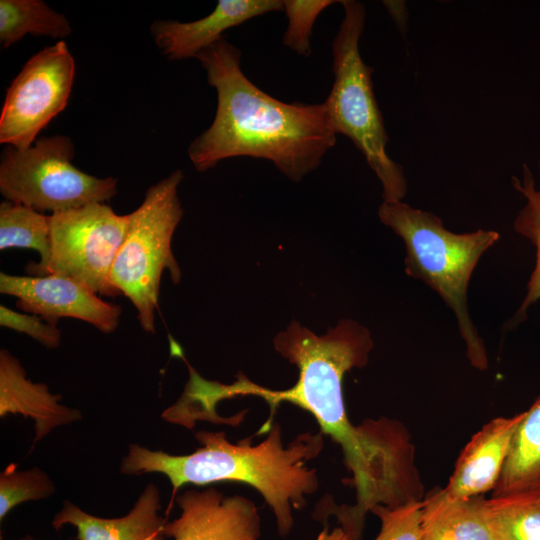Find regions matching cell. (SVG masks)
Masks as SVG:
<instances>
[{"label":"cell","instance_id":"1","mask_svg":"<svg viewBox=\"0 0 540 540\" xmlns=\"http://www.w3.org/2000/svg\"><path fill=\"white\" fill-rule=\"evenodd\" d=\"M374 346L370 331L351 319L341 320L322 336L293 320L274 338V347L297 366L296 384L286 390L266 389L242 374L229 385L231 397L255 395L273 410L281 402L309 412L323 434L341 447L356 490L354 505H334L331 513L349 540H360L365 517L375 505L398 507L424 498L414 464V446L404 426L386 417L353 425L347 415L343 378L367 365Z\"/></svg>","mask_w":540,"mask_h":540},{"label":"cell","instance_id":"2","mask_svg":"<svg viewBox=\"0 0 540 540\" xmlns=\"http://www.w3.org/2000/svg\"><path fill=\"white\" fill-rule=\"evenodd\" d=\"M196 58L218 99L211 126L188 147L198 171L247 156L270 160L288 178L300 181L334 147L337 134L323 103L288 104L269 96L243 74L240 50L225 39Z\"/></svg>","mask_w":540,"mask_h":540},{"label":"cell","instance_id":"3","mask_svg":"<svg viewBox=\"0 0 540 540\" xmlns=\"http://www.w3.org/2000/svg\"><path fill=\"white\" fill-rule=\"evenodd\" d=\"M195 437L201 447L184 455L130 444L120 471L125 475L163 474L174 493L185 484H247L271 508L279 535L287 536L294 525L293 509L304 508L306 497L319 489L317 470L307 467L306 462L323 450V433H300L286 446L278 423L270 426L266 438L256 445L249 439L234 444L224 432L200 430Z\"/></svg>","mask_w":540,"mask_h":540},{"label":"cell","instance_id":"4","mask_svg":"<svg viewBox=\"0 0 540 540\" xmlns=\"http://www.w3.org/2000/svg\"><path fill=\"white\" fill-rule=\"evenodd\" d=\"M378 216L404 242L405 273L442 298L456 318L470 364L486 370V347L469 314L467 289L480 258L495 245L500 234L485 229L454 233L434 213L402 201H383Z\"/></svg>","mask_w":540,"mask_h":540},{"label":"cell","instance_id":"5","mask_svg":"<svg viewBox=\"0 0 540 540\" xmlns=\"http://www.w3.org/2000/svg\"><path fill=\"white\" fill-rule=\"evenodd\" d=\"M340 3L344 18L332 43L334 82L323 104L335 133L347 136L377 175L384 201H402L407 180L402 166L386 152L389 138L374 95V69L364 63L359 50L365 6L354 0Z\"/></svg>","mask_w":540,"mask_h":540},{"label":"cell","instance_id":"6","mask_svg":"<svg viewBox=\"0 0 540 540\" xmlns=\"http://www.w3.org/2000/svg\"><path fill=\"white\" fill-rule=\"evenodd\" d=\"M182 179L177 170L147 189L139 207L128 214L127 232L110 273L114 288L130 300L140 326L151 334L162 273L168 270L175 285L182 276L172 251L173 234L183 215L177 193Z\"/></svg>","mask_w":540,"mask_h":540},{"label":"cell","instance_id":"7","mask_svg":"<svg viewBox=\"0 0 540 540\" xmlns=\"http://www.w3.org/2000/svg\"><path fill=\"white\" fill-rule=\"evenodd\" d=\"M74 144L64 135L40 138L26 149L9 147L0 161V192L10 202L52 214L117 193V179L89 175L72 164Z\"/></svg>","mask_w":540,"mask_h":540},{"label":"cell","instance_id":"8","mask_svg":"<svg viewBox=\"0 0 540 540\" xmlns=\"http://www.w3.org/2000/svg\"><path fill=\"white\" fill-rule=\"evenodd\" d=\"M49 217L51 254L40 276L71 277L98 295L118 296L110 273L127 232L128 214L118 215L105 203H93Z\"/></svg>","mask_w":540,"mask_h":540},{"label":"cell","instance_id":"9","mask_svg":"<svg viewBox=\"0 0 540 540\" xmlns=\"http://www.w3.org/2000/svg\"><path fill=\"white\" fill-rule=\"evenodd\" d=\"M75 61L59 41L32 56L7 90L0 114V143L32 146L36 136L66 107Z\"/></svg>","mask_w":540,"mask_h":540},{"label":"cell","instance_id":"10","mask_svg":"<svg viewBox=\"0 0 540 540\" xmlns=\"http://www.w3.org/2000/svg\"><path fill=\"white\" fill-rule=\"evenodd\" d=\"M0 292L16 297L19 309L52 325L60 318H74L109 334L117 329L121 317L119 305L103 301L88 286L67 276H17L1 272Z\"/></svg>","mask_w":540,"mask_h":540},{"label":"cell","instance_id":"11","mask_svg":"<svg viewBox=\"0 0 540 540\" xmlns=\"http://www.w3.org/2000/svg\"><path fill=\"white\" fill-rule=\"evenodd\" d=\"M180 515L163 533L174 540H260L261 517L242 495L225 496L214 487L188 489L176 496Z\"/></svg>","mask_w":540,"mask_h":540},{"label":"cell","instance_id":"12","mask_svg":"<svg viewBox=\"0 0 540 540\" xmlns=\"http://www.w3.org/2000/svg\"><path fill=\"white\" fill-rule=\"evenodd\" d=\"M283 8L279 0H220L206 17L191 21L156 20L151 34L156 45L170 60L197 55L220 39L222 33L256 16Z\"/></svg>","mask_w":540,"mask_h":540},{"label":"cell","instance_id":"13","mask_svg":"<svg viewBox=\"0 0 540 540\" xmlns=\"http://www.w3.org/2000/svg\"><path fill=\"white\" fill-rule=\"evenodd\" d=\"M524 416L496 417L486 423L462 449L444 487L455 497L470 498L492 491L507 459L514 433Z\"/></svg>","mask_w":540,"mask_h":540},{"label":"cell","instance_id":"14","mask_svg":"<svg viewBox=\"0 0 540 540\" xmlns=\"http://www.w3.org/2000/svg\"><path fill=\"white\" fill-rule=\"evenodd\" d=\"M160 509L159 489L149 483L125 516L97 517L66 500L51 524L56 530L74 526L77 540H165L163 528L167 520L159 515Z\"/></svg>","mask_w":540,"mask_h":540},{"label":"cell","instance_id":"15","mask_svg":"<svg viewBox=\"0 0 540 540\" xmlns=\"http://www.w3.org/2000/svg\"><path fill=\"white\" fill-rule=\"evenodd\" d=\"M60 395L50 393L44 383L26 377L20 361L8 350L0 351V416L20 413L33 419L34 444L54 428L82 418L79 410L59 403Z\"/></svg>","mask_w":540,"mask_h":540},{"label":"cell","instance_id":"16","mask_svg":"<svg viewBox=\"0 0 540 540\" xmlns=\"http://www.w3.org/2000/svg\"><path fill=\"white\" fill-rule=\"evenodd\" d=\"M484 496L460 498L435 488L422 500L420 540H493Z\"/></svg>","mask_w":540,"mask_h":540},{"label":"cell","instance_id":"17","mask_svg":"<svg viewBox=\"0 0 540 540\" xmlns=\"http://www.w3.org/2000/svg\"><path fill=\"white\" fill-rule=\"evenodd\" d=\"M540 491V396L519 423L491 497Z\"/></svg>","mask_w":540,"mask_h":540},{"label":"cell","instance_id":"18","mask_svg":"<svg viewBox=\"0 0 540 540\" xmlns=\"http://www.w3.org/2000/svg\"><path fill=\"white\" fill-rule=\"evenodd\" d=\"M26 248L37 251L40 262L27 266L40 276L51 254L50 217L27 206L5 200L0 204V249Z\"/></svg>","mask_w":540,"mask_h":540},{"label":"cell","instance_id":"19","mask_svg":"<svg viewBox=\"0 0 540 540\" xmlns=\"http://www.w3.org/2000/svg\"><path fill=\"white\" fill-rule=\"evenodd\" d=\"M540 176V161H539ZM513 188L525 199L524 206L513 222L516 233L528 239L535 248V265L526 286V294L514 315L503 325L512 330L524 322L531 305L540 300V186L535 183L530 168L524 164L522 178H511Z\"/></svg>","mask_w":540,"mask_h":540},{"label":"cell","instance_id":"20","mask_svg":"<svg viewBox=\"0 0 540 540\" xmlns=\"http://www.w3.org/2000/svg\"><path fill=\"white\" fill-rule=\"evenodd\" d=\"M493 540H540V491L484 499Z\"/></svg>","mask_w":540,"mask_h":540},{"label":"cell","instance_id":"21","mask_svg":"<svg viewBox=\"0 0 540 540\" xmlns=\"http://www.w3.org/2000/svg\"><path fill=\"white\" fill-rule=\"evenodd\" d=\"M67 18L40 0L0 1V43L4 48L26 34L63 38L71 34Z\"/></svg>","mask_w":540,"mask_h":540},{"label":"cell","instance_id":"22","mask_svg":"<svg viewBox=\"0 0 540 540\" xmlns=\"http://www.w3.org/2000/svg\"><path fill=\"white\" fill-rule=\"evenodd\" d=\"M55 490L53 480L39 467L18 470L14 464L8 465L0 473L1 521L17 505L48 498Z\"/></svg>","mask_w":540,"mask_h":540},{"label":"cell","instance_id":"23","mask_svg":"<svg viewBox=\"0 0 540 540\" xmlns=\"http://www.w3.org/2000/svg\"><path fill=\"white\" fill-rule=\"evenodd\" d=\"M332 0H286L283 7L289 23L283 44L303 56L311 54V34L315 20Z\"/></svg>","mask_w":540,"mask_h":540},{"label":"cell","instance_id":"24","mask_svg":"<svg viewBox=\"0 0 540 540\" xmlns=\"http://www.w3.org/2000/svg\"><path fill=\"white\" fill-rule=\"evenodd\" d=\"M422 501H411L398 507L375 505L370 512L380 522L374 540H420Z\"/></svg>","mask_w":540,"mask_h":540},{"label":"cell","instance_id":"25","mask_svg":"<svg viewBox=\"0 0 540 540\" xmlns=\"http://www.w3.org/2000/svg\"><path fill=\"white\" fill-rule=\"evenodd\" d=\"M0 324L30 336L47 348H57L61 343L60 329L34 314L17 312L1 305Z\"/></svg>","mask_w":540,"mask_h":540},{"label":"cell","instance_id":"26","mask_svg":"<svg viewBox=\"0 0 540 540\" xmlns=\"http://www.w3.org/2000/svg\"><path fill=\"white\" fill-rule=\"evenodd\" d=\"M316 540H348L344 530L341 527L334 528L332 531H328V527L318 534Z\"/></svg>","mask_w":540,"mask_h":540},{"label":"cell","instance_id":"27","mask_svg":"<svg viewBox=\"0 0 540 540\" xmlns=\"http://www.w3.org/2000/svg\"><path fill=\"white\" fill-rule=\"evenodd\" d=\"M18 540H35V539L30 535H26V536H24V537H22V538H20Z\"/></svg>","mask_w":540,"mask_h":540}]
</instances>
